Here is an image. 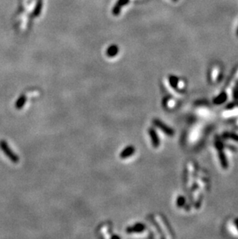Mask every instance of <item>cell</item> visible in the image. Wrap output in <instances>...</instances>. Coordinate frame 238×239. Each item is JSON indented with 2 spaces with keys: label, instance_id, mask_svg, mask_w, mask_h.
<instances>
[{
  "label": "cell",
  "instance_id": "4",
  "mask_svg": "<svg viewBox=\"0 0 238 239\" xmlns=\"http://www.w3.org/2000/svg\"><path fill=\"white\" fill-rule=\"evenodd\" d=\"M0 148L2 149V151L4 152V153L6 154V156L10 158V159L12 162H13V163H17V162L19 161V157H18V156H17L10 149V148L9 147V145H8L5 141L2 140L0 142Z\"/></svg>",
  "mask_w": 238,
  "mask_h": 239
},
{
  "label": "cell",
  "instance_id": "2",
  "mask_svg": "<svg viewBox=\"0 0 238 239\" xmlns=\"http://www.w3.org/2000/svg\"><path fill=\"white\" fill-rule=\"evenodd\" d=\"M171 87L179 93H183L186 91V84L183 80L176 76H169V78Z\"/></svg>",
  "mask_w": 238,
  "mask_h": 239
},
{
  "label": "cell",
  "instance_id": "8",
  "mask_svg": "<svg viewBox=\"0 0 238 239\" xmlns=\"http://www.w3.org/2000/svg\"><path fill=\"white\" fill-rule=\"evenodd\" d=\"M221 139L223 141H227V142H232L238 143V135L236 133L233 132H225L223 133Z\"/></svg>",
  "mask_w": 238,
  "mask_h": 239
},
{
  "label": "cell",
  "instance_id": "1",
  "mask_svg": "<svg viewBox=\"0 0 238 239\" xmlns=\"http://www.w3.org/2000/svg\"><path fill=\"white\" fill-rule=\"evenodd\" d=\"M215 148L218 152V158L220 166L223 169H227L229 166L227 155L225 153V146L223 141L221 139L215 140Z\"/></svg>",
  "mask_w": 238,
  "mask_h": 239
},
{
  "label": "cell",
  "instance_id": "15",
  "mask_svg": "<svg viewBox=\"0 0 238 239\" xmlns=\"http://www.w3.org/2000/svg\"><path fill=\"white\" fill-rule=\"evenodd\" d=\"M41 8H42V4H41V2H40L39 3H38L37 6H36V10H35V11H34V15H39V14L40 13V11H41Z\"/></svg>",
  "mask_w": 238,
  "mask_h": 239
},
{
  "label": "cell",
  "instance_id": "16",
  "mask_svg": "<svg viewBox=\"0 0 238 239\" xmlns=\"http://www.w3.org/2000/svg\"><path fill=\"white\" fill-rule=\"evenodd\" d=\"M232 227L235 228V232H236L235 234H238V218L234 219V221H233Z\"/></svg>",
  "mask_w": 238,
  "mask_h": 239
},
{
  "label": "cell",
  "instance_id": "10",
  "mask_svg": "<svg viewBox=\"0 0 238 239\" xmlns=\"http://www.w3.org/2000/svg\"><path fill=\"white\" fill-rule=\"evenodd\" d=\"M129 2V0H119L118 2H117L115 7L113 9V14L114 15H118L120 13L121 9L123 6H125L127 3Z\"/></svg>",
  "mask_w": 238,
  "mask_h": 239
},
{
  "label": "cell",
  "instance_id": "18",
  "mask_svg": "<svg viewBox=\"0 0 238 239\" xmlns=\"http://www.w3.org/2000/svg\"><path fill=\"white\" fill-rule=\"evenodd\" d=\"M237 36H238V29H237Z\"/></svg>",
  "mask_w": 238,
  "mask_h": 239
},
{
  "label": "cell",
  "instance_id": "7",
  "mask_svg": "<svg viewBox=\"0 0 238 239\" xmlns=\"http://www.w3.org/2000/svg\"><path fill=\"white\" fill-rule=\"evenodd\" d=\"M146 230V225L142 223H137L135 225L131 226L126 228L127 233H140Z\"/></svg>",
  "mask_w": 238,
  "mask_h": 239
},
{
  "label": "cell",
  "instance_id": "6",
  "mask_svg": "<svg viewBox=\"0 0 238 239\" xmlns=\"http://www.w3.org/2000/svg\"><path fill=\"white\" fill-rule=\"evenodd\" d=\"M227 99H228V95L226 91H223L213 99V104H215V105H221V104H224L227 101Z\"/></svg>",
  "mask_w": 238,
  "mask_h": 239
},
{
  "label": "cell",
  "instance_id": "12",
  "mask_svg": "<svg viewBox=\"0 0 238 239\" xmlns=\"http://www.w3.org/2000/svg\"><path fill=\"white\" fill-rule=\"evenodd\" d=\"M118 51H119V49L117 46L112 45V46H111V47H110L108 49V50H107V55L110 57H115V55H117L118 53Z\"/></svg>",
  "mask_w": 238,
  "mask_h": 239
},
{
  "label": "cell",
  "instance_id": "9",
  "mask_svg": "<svg viewBox=\"0 0 238 239\" xmlns=\"http://www.w3.org/2000/svg\"><path fill=\"white\" fill-rule=\"evenodd\" d=\"M135 151V149L133 146H127L126 148L124 149L121 151V152L120 153V157L121 159H126V158L129 157V156H132L134 154Z\"/></svg>",
  "mask_w": 238,
  "mask_h": 239
},
{
  "label": "cell",
  "instance_id": "5",
  "mask_svg": "<svg viewBox=\"0 0 238 239\" xmlns=\"http://www.w3.org/2000/svg\"><path fill=\"white\" fill-rule=\"evenodd\" d=\"M149 134L150 137H151V140H152V146L154 148H158L159 146H160V139H159V137L157 134V132L155 131V129L153 128H150L149 129Z\"/></svg>",
  "mask_w": 238,
  "mask_h": 239
},
{
  "label": "cell",
  "instance_id": "13",
  "mask_svg": "<svg viewBox=\"0 0 238 239\" xmlns=\"http://www.w3.org/2000/svg\"><path fill=\"white\" fill-rule=\"evenodd\" d=\"M26 101H27V97H26L25 95H22V96L19 97V98L17 100L16 104V107L17 108H19V109L22 108L23 105L25 104V103H26Z\"/></svg>",
  "mask_w": 238,
  "mask_h": 239
},
{
  "label": "cell",
  "instance_id": "19",
  "mask_svg": "<svg viewBox=\"0 0 238 239\" xmlns=\"http://www.w3.org/2000/svg\"><path fill=\"white\" fill-rule=\"evenodd\" d=\"M175 1H176V0H175Z\"/></svg>",
  "mask_w": 238,
  "mask_h": 239
},
{
  "label": "cell",
  "instance_id": "11",
  "mask_svg": "<svg viewBox=\"0 0 238 239\" xmlns=\"http://www.w3.org/2000/svg\"><path fill=\"white\" fill-rule=\"evenodd\" d=\"M220 70L218 69V67H214L213 70H212L211 73H210V80L211 83H216L217 81H218V79H219V74H220Z\"/></svg>",
  "mask_w": 238,
  "mask_h": 239
},
{
  "label": "cell",
  "instance_id": "3",
  "mask_svg": "<svg viewBox=\"0 0 238 239\" xmlns=\"http://www.w3.org/2000/svg\"><path fill=\"white\" fill-rule=\"evenodd\" d=\"M153 124L156 126L158 129L163 132L166 135L170 137H172L175 135V131L171 127H169V125L166 124H165L164 122L161 121V120L158 119V118H155L153 119Z\"/></svg>",
  "mask_w": 238,
  "mask_h": 239
},
{
  "label": "cell",
  "instance_id": "14",
  "mask_svg": "<svg viewBox=\"0 0 238 239\" xmlns=\"http://www.w3.org/2000/svg\"><path fill=\"white\" fill-rule=\"evenodd\" d=\"M176 204L179 207H183L186 204V198H184L183 196L180 195V197H178L177 201H176Z\"/></svg>",
  "mask_w": 238,
  "mask_h": 239
},
{
  "label": "cell",
  "instance_id": "17",
  "mask_svg": "<svg viewBox=\"0 0 238 239\" xmlns=\"http://www.w3.org/2000/svg\"><path fill=\"white\" fill-rule=\"evenodd\" d=\"M112 238H119L118 236H113V237H112Z\"/></svg>",
  "mask_w": 238,
  "mask_h": 239
}]
</instances>
